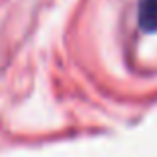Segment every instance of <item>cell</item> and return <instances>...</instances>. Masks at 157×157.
Here are the masks:
<instances>
[{
    "mask_svg": "<svg viewBox=\"0 0 157 157\" xmlns=\"http://www.w3.org/2000/svg\"><path fill=\"white\" fill-rule=\"evenodd\" d=\"M139 24L145 33H155L157 30V0H141Z\"/></svg>",
    "mask_w": 157,
    "mask_h": 157,
    "instance_id": "obj_1",
    "label": "cell"
}]
</instances>
